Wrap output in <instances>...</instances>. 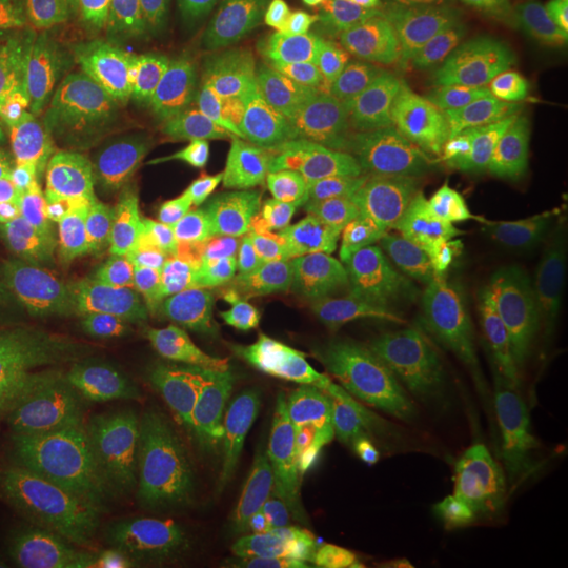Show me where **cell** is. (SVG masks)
Masks as SVG:
<instances>
[{"mask_svg":"<svg viewBox=\"0 0 568 568\" xmlns=\"http://www.w3.org/2000/svg\"><path fill=\"white\" fill-rule=\"evenodd\" d=\"M448 373L410 316L278 183L215 209L190 265L159 443L152 537L164 568H316L347 493Z\"/></svg>","mask_w":568,"mask_h":568,"instance_id":"1","label":"cell"},{"mask_svg":"<svg viewBox=\"0 0 568 568\" xmlns=\"http://www.w3.org/2000/svg\"><path fill=\"white\" fill-rule=\"evenodd\" d=\"M215 178L159 152L0 183V568L152 544V443Z\"/></svg>","mask_w":568,"mask_h":568,"instance_id":"2","label":"cell"},{"mask_svg":"<svg viewBox=\"0 0 568 568\" xmlns=\"http://www.w3.org/2000/svg\"><path fill=\"white\" fill-rule=\"evenodd\" d=\"M164 140L278 183L410 126L474 63L462 0H140Z\"/></svg>","mask_w":568,"mask_h":568,"instance_id":"3","label":"cell"},{"mask_svg":"<svg viewBox=\"0 0 568 568\" xmlns=\"http://www.w3.org/2000/svg\"><path fill=\"white\" fill-rule=\"evenodd\" d=\"M171 152L140 0H0V183Z\"/></svg>","mask_w":568,"mask_h":568,"instance_id":"4","label":"cell"},{"mask_svg":"<svg viewBox=\"0 0 568 568\" xmlns=\"http://www.w3.org/2000/svg\"><path fill=\"white\" fill-rule=\"evenodd\" d=\"M316 568H568V487L499 429L398 448Z\"/></svg>","mask_w":568,"mask_h":568,"instance_id":"5","label":"cell"},{"mask_svg":"<svg viewBox=\"0 0 568 568\" xmlns=\"http://www.w3.org/2000/svg\"><path fill=\"white\" fill-rule=\"evenodd\" d=\"M429 323L493 429L568 487V241L443 272Z\"/></svg>","mask_w":568,"mask_h":568,"instance_id":"6","label":"cell"},{"mask_svg":"<svg viewBox=\"0 0 568 568\" xmlns=\"http://www.w3.org/2000/svg\"><path fill=\"white\" fill-rule=\"evenodd\" d=\"M493 114L568 171V0H462Z\"/></svg>","mask_w":568,"mask_h":568,"instance_id":"7","label":"cell"},{"mask_svg":"<svg viewBox=\"0 0 568 568\" xmlns=\"http://www.w3.org/2000/svg\"><path fill=\"white\" fill-rule=\"evenodd\" d=\"M63 568H164V556L152 544H102V549H82L77 562Z\"/></svg>","mask_w":568,"mask_h":568,"instance_id":"8","label":"cell"}]
</instances>
